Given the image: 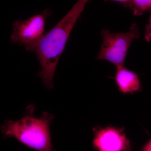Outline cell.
I'll return each instance as SVG.
<instances>
[{
    "label": "cell",
    "instance_id": "30bf717a",
    "mask_svg": "<svg viewBox=\"0 0 151 151\" xmlns=\"http://www.w3.org/2000/svg\"><path fill=\"white\" fill-rule=\"evenodd\" d=\"M106 1H115L119 2L124 4V5H126V4H128L131 0H106Z\"/></svg>",
    "mask_w": 151,
    "mask_h": 151
},
{
    "label": "cell",
    "instance_id": "52a82bcc",
    "mask_svg": "<svg viewBox=\"0 0 151 151\" xmlns=\"http://www.w3.org/2000/svg\"><path fill=\"white\" fill-rule=\"evenodd\" d=\"M124 6L132 9L135 16H140L151 10V0H131Z\"/></svg>",
    "mask_w": 151,
    "mask_h": 151
},
{
    "label": "cell",
    "instance_id": "8992f818",
    "mask_svg": "<svg viewBox=\"0 0 151 151\" xmlns=\"http://www.w3.org/2000/svg\"><path fill=\"white\" fill-rule=\"evenodd\" d=\"M115 79L119 91L123 94L133 93L140 90V81L134 72L124 66L117 68Z\"/></svg>",
    "mask_w": 151,
    "mask_h": 151
},
{
    "label": "cell",
    "instance_id": "6da1fadb",
    "mask_svg": "<svg viewBox=\"0 0 151 151\" xmlns=\"http://www.w3.org/2000/svg\"><path fill=\"white\" fill-rule=\"evenodd\" d=\"M91 0H78L52 29L45 34L35 51L41 66L38 75L47 88L53 87V79L58 60L65 49L71 30L84 8Z\"/></svg>",
    "mask_w": 151,
    "mask_h": 151
},
{
    "label": "cell",
    "instance_id": "3957f363",
    "mask_svg": "<svg viewBox=\"0 0 151 151\" xmlns=\"http://www.w3.org/2000/svg\"><path fill=\"white\" fill-rule=\"evenodd\" d=\"M101 35L103 44L96 59L107 60L118 68L124 66L129 49L132 42L139 38V31L133 23L127 32L112 33L104 29Z\"/></svg>",
    "mask_w": 151,
    "mask_h": 151
},
{
    "label": "cell",
    "instance_id": "7a4b0ae2",
    "mask_svg": "<svg viewBox=\"0 0 151 151\" xmlns=\"http://www.w3.org/2000/svg\"><path fill=\"white\" fill-rule=\"evenodd\" d=\"M28 108L26 115L19 121H6L1 128L2 133L35 150L53 151L50 124L54 117L45 112L40 118L35 117L34 107L32 105Z\"/></svg>",
    "mask_w": 151,
    "mask_h": 151
},
{
    "label": "cell",
    "instance_id": "277c9868",
    "mask_svg": "<svg viewBox=\"0 0 151 151\" xmlns=\"http://www.w3.org/2000/svg\"><path fill=\"white\" fill-rule=\"evenodd\" d=\"M51 11L46 9L24 21L17 20L13 24L14 32L11 37L13 43L24 45L28 51H35L44 36L47 19L51 14Z\"/></svg>",
    "mask_w": 151,
    "mask_h": 151
},
{
    "label": "cell",
    "instance_id": "ba28073f",
    "mask_svg": "<svg viewBox=\"0 0 151 151\" xmlns=\"http://www.w3.org/2000/svg\"><path fill=\"white\" fill-rule=\"evenodd\" d=\"M145 39L148 42H151V14L148 24L146 27L145 34Z\"/></svg>",
    "mask_w": 151,
    "mask_h": 151
},
{
    "label": "cell",
    "instance_id": "9c48e42d",
    "mask_svg": "<svg viewBox=\"0 0 151 151\" xmlns=\"http://www.w3.org/2000/svg\"><path fill=\"white\" fill-rule=\"evenodd\" d=\"M144 151H151V139L145 146Z\"/></svg>",
    "mask_w": 151,
    "mask_h": 151
},
{
    "label": "cell",
    "instance_id": "5b68a950",
    "mask_svg": "<svg viewBox=\"0 0 151 151\" xmlns=\"http://www.w3.org/2000/svg\"><path fill=\"white\" fill-rule=\"evenodd\" d=\"M93 145L99 151H123L129 142L122 131L107 127L95 132Z\"/></svg>",
    "mask_w": 151,
    "mask_h": 151
}]
</instances>
